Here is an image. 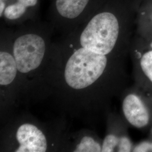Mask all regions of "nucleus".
I'll return each mask as SVG.
<instances>
[{
  "instance_id": "obj_1",
  "label": "nucleus",
  "mask_w": 152,
  "mask_h": 152,
  "mask_svg": "<svg viewBox=\"0 0 152 152\" xmlns=\"http://www.w3.org/2000/svg\"><path fill=\"white\" fill-rule=\"evenodd\" d=\"M51 24L29 20L14 29L13 54L22 90V103L41 101L49 69L54 33Z\"/></svg>"
},
{
  "instance_id": "obj_2",
  "label": "nucleus",
  "mask_w": 152,
  "mask_h": 152,
  "mask_svg": "<svg viewBox=\"0 0 152 152\" xmlns=\"http://www.w3.org/2000/svg\"><path fill=\"white\" fill-rule=\"evenodd\" d=\"M66 118L42 122L29 113L14 114L1 127L0 152H63Z\"/></svg>"
},
{
  "instance_id": "obj_3",
  "label": "nucleus",
  "mask_w": 152,
  "mask_h": 152,
  "mask_svg": "<svg viewBox=\"0 0 152 152\" xmlns=\"http://www.w3.org/2000/svg\"><path fill=\"white\" fill-rule=\"evenodd\" d=\"M14 29L1 25L0 122L5 124L22 103V90L12 50Z\"/></svg>"
},
{
  "instance_id": "obj_4",
  "label": "nucleus",
  "mask_w": 152,
  "mask_h": 152,
  "mask_svg": "<svg viewBox=\"0 0 152 152\" xmlns=\"http://www.w3.org/2000/svg\"><path fill=\"white\" fill-rule=\"evenodd\" d=\"M49 22L61 36L74 31L92 16L101 0H53Z\"/></svg>"
},
{
  "instance_id": "obj_5",
  "label": "nucleus",
  "mask_w": 152,
  "mask_h": 152,
  "mask_svg": "<svg viewBox=\"0 0 152 152\" xmlns=\"http://www.w3.org/2000/svg\"><path fill=\"white\" fill-rule=\"evenodd\" d=\"M107 118V130L102 141V152H132L134 145L126 132L123 120L110 113Z\"/></svg>"
},
{
  "instance_id": "obj_6",
  "label": "nucleus",
  "mask_w": 152,
  "mask_h": 152,
  "mask_svg": "<svg viewBox=\"0 0 152 152\" xmlns=\"http://www.w3.org/2000/svg\"><path fill=\"white\" fill-rule=\"evenodd\" d=\"M39 0H9L5 10L0 14L6 26H19L29 20L37 19Z\"/></svg>"
},
{
  "instance_id": "obj_7",
  "label": "nucleus",
  "mask_w": 152,
  "mask_h": 152,
  "mask_svg": "<svg viewBox=\"0 0 152 152\" xmlns=\"http://www.w3.org/2000/svg\"><path fill=\"white\" fill-rule=\"evenodd\" d=\"M122 100V111L126 121L137 129L147 127L151 114L140 96L132 92H126Z\"/></svg>"
},
{
  "instance_id": "obj_8",
  "label": "nucleus",
  "mask_w": 152,
  "mask_h": 152,
  "mask_svg": "<svg viewBox=\"0 0 152 152\" xmlns=\"http://www.w3.org/2000/svg\"><path fill=\"white\" fill-rule=\"evenodd\" d=\"M102 141L97 134L88 129L68 132L63 152H101Z\"/></svg>"
},
{
  "instance_id": "obj_9",
  "label": "nucleus",
  "mask_w": 152,
  "mask_h": 152,
  "mask_svg": "<svg viewBox=\"0 0 152 152\" xmlns=\"http://www.w3.org/2000/svg\"><path fill=\"white\" fill-rule=\"evenodd\" d=\"M139 65L143 75L152 84V50L141 56Z\"/></svg>"
},
{
  "instance_id": "obj_10",
  "label": "nucleus",
  "mask_w": 152,
  "mask_h": 152,
  "mask_svg": "<svg viewBox=\"0 0 152 152\" xmlns=\"http://www.w3.org/2000/svg\"><path fill=\"white\" fill-rule=\"evenodd\" d=\"M134 152H152V141H141L134 146Z\"/></svg>"
},
{
  "instance_id": "obj_11",
  "label": "nucleus",
  "mask_w": 152,
  "mask_h": 152,
  "mask_svg": "<svg viewBox=\"0 0 152 152\" xmlns=\"http://www.w3.org/2000/svg\"><path fill=\"white\" fill-rule=\"evenodd\" d=\"M9 0H0V5H1V8H0V14H1L4 10H5V8L6 4L7 3V2Z\"/></svg>"
}]
</instances>
